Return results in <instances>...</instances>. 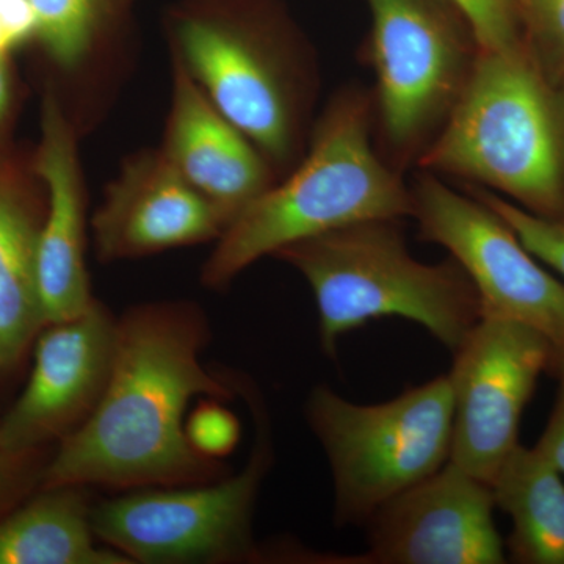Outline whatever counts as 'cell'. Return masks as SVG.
Masks as SVG:
<instances>
[{"label": "cell", "instance_id": "obj_1", "mask_svg": "<svg viewBox=\"0 0 564 564\" xmlns=\"http://www.w3.org/2000/svg\"><path fill=\"white\" fill-rule=\"evenodd\" d=\"M206 337L202 311L188 303L144 304L117 321L106 389L63 437L43 488L193 485L221 475L223 464L199 455L185 433L192 399L232 397L199 361Z\"/></svg>", "mask_w": 564, "mask_h": 564}, {"label": "cell", "instance_id": "obj_2", "mask_svg": "<svg viewBox=\"0 0 564 564\" xmlns=\"http://www.w3.org/2000/svg\"><path fill=\"white\" fill-rule=\"evenodd\" d=\"M413 215V195L375 154L369 104L343 93L315 126L310 150L284 181L248 204L215 242L202 282L223 291L289 245L373 220Z\"/></svg>", "mask_w": 564, "mask_h": 564}, {"label": "cell", "instance_id": "obj_3", "mask_svg": "<svg viewBox=\"0 0 564 564\" xmlns=\"http://www.w3.org/2000/svg\"><path fill=\"white\" fill-rule=\"evenodd\" d=\"M422 166L502 192L540 217L564 218L562 104L524 46L478 51Z\"/></svg>", "mask_w": 564, "mask_h": 564}, {"label": "cell", "instance_id": "obj_4", "mask_svg": "<svg viewBox=\"0 0 564 564\" xmlns=\"http://www.w3.org/2000/svg\"><path fill=\"white\" fill-rule=\"evenodd\" d=\"M302 273L318 307L322 347L336 355L337 340L375 318L419 323L454 351L480 322L473 281L455 259L415 261L399 220L358 223L274 252Z\"/></svg>", "mask_w": 564, "mask_h": 564}, {"label": "cell", "instance_id": "obj_5", "mask_svg": "<svg viewBox=\"0 0 564 564\" xmlns=\"http://www.w3.org/2000/svg\"><path fill=\"white\" fill-rule=\"evenodd\" d=\"M311 430L328 456L334 521L366 524L381 505L451 462L454 393L448 375L391 402L358 404L317 386L306 402Z\"/></svg>", "mask_w": 564, "mask_h": 564}, {"label": "cell", "instance_id": "obj_6", "mask_svg": "<svg viewBox=\"0 0 564 564\" xmlns=\"http://www.w3.org/2000/svg\"><path fill=\"white\" fill-rule=\"evenodd\" d=\"M170 50L273 170L295 161L310 77L288 35L234 11L192 9L174 20Z\"/></svg>", "mask_w": 564, "mask_h": 564}, {"label": "cell", "instance_id": "obj_7", "mask_svg": "<svg viewBox=\"0 0 564 564\" xmlns=\"http://www.w3.org/2000/svg\"><path fill=\"white\" fill-rule=\"evenodd\" d=\"M265 419L242 473L214 485L129 494L93 511L96 536L131 563H187L251 554V514L270 447Z\"/></svg>", "mask_w": 564, "mask_h": 564}, {"label": "cell", "instance_id": "obj_8", "mask_svg": "<svg viewBox=\"0 0 564 564\" xmlns=\"http://www.w3.org/2000/svg\"><path fill=\"white\" fill-rule=\"evenodd\" d=\"M413 195L425 242L451 252L480 299L481 317L507 318L564 347V282L549 273L513 229L480 199L426 173Z\"/></svg>", "mask_w": 564, "mask_h": 564}, {"label": "cell", "instance_id": "obj_9", "mask_svg": "<svg viewBox=\"0 0 564 564\" xmlns=\"http://www.w3.org/2000/svg\"><path fill=\"white\" fill-rule=\"evenodd\" d=\"M454 352L451 462L491 486L519 445V425L555 345L536 329L481 317Z\"/></svg>", "mask_w": 564, "mask_h": 564}, {"label": "cell", "instance_id": "obj_10", "mask_svg": "<svg viewBox=\"0 0 564 564\" xmlns=\"http://www.w3.org/2000/svg\"><path fill=\"white\" fill-rule=\"evenodd\" d=\"M378 107L393 147L411 148L451 113L470 68L466 41L437 0H367Z\"/></svg>", "mask_w": 564, "mask_h": 564}, {"label": "cell", "instance_id": "obj_11", "mask_svg": "<svg viewBox=\"0 0 564 564\" xmlns=\"http://www.w3.org/2000/svg\"><path fill=\"white\" fill-rule=\"evenodd\" d=\"M494 508L491 486L448 462L370 516L359 563H507Z\"/></svg>", "mask_w": 564, "mask_h": 564}, {"label": "cell", "instance_id": "obj_12", "mask_svg": "<svg viewBox=\"0 0 564 564\" xmlns=\"http://www.w3.org/2000/svg\"><path fill=\"white\" fill-rule=\"evenodd\" d=\"M115 332L117 321L96 300L79 317L41 329L28 386L0 422L7 454L21 458L91 414L109 380Z\"/></svg>", "mask_w": 564, "mask_h": 564}, {"label": "cell", "instance_id": "obj_13", "mask_svg": "<svg viewBox=\"0 0 564 564\" xmlns=\"http://www.w3.org/2000/svg\"><path fill=\"white\" fill-rule=\"evenodd\" d=\"M228 225L226 215L195 191L159 148L126 159L91 220L102 262L217 240Z\"/></svg>", "mask_w": 564, "mask_h": 564}, {"label": "cell", "instance_id": "obj_14", "mask_svg": "<svg viewBox=\"0 0 564 564\" xmlns=\"http://www.w3.org/2000/svg\"><path fill=\"white\" fill-rule=\"evenodd\" d=\"M79 128L54 87L44 93L41 135L33 173L46 192V212L36 250V280L44 326L79 317L90 310L87 204L82 176Z\"/></svg>", "mask_w": 564, "mask_h": 564}, {"label": "cell", "instance_id": "obj_15", "mask_svg": "<svg viewBox=\"0 0 564 564\" xmlns=\"http://www.w3.org/2000/svg\"><path fill=\"white\" fill-rule=\"evenodd\" d=\"M170 58L172 101L159 150L231 223L248 204L272 187V165L212 104L172 51Z\"/></svg>", "mask_w": 564, "mask_h": 564}, {"label": "cell", "instance_id": "obj_16", "mask_svg": "<svg viewBox=\"0 0 564 564\" xmlns=\"http://www.w3.org/2000/svg\"><path fill=\"white\" fill-rule=\"evenodd\" d=\"M44 212L20 166L0 152V375L44 328L36 280Z\"/></svg>", "mask_w": 564, "mask_h": 564}, {"label": "cell", "instance_id": "obj_17", "mask_svg": "<svg viewBox=\"0 0 564 564\" xmlns=\"http://www.w3.org/2000/svg\"><path fill=\"white\" fill-rule=\"evenodd\" d=\"M496 508L510 516L508 554L519 564H564V484L536 448L519 444L491 484Z\"/></svg>", "mask_w": 564, "mask_h": 564}, {"label": "cell", "instance_id": "obj_18", "mask_svg": "<svg viewBox=\"0 0 564 564\" xmlns=\"http://www.w3.org/2000/svg\"><path fill=\"white\" fill-rule=\"evenodd\" d=\"M91 516L77 488L44 489L0 522V564H128L93 541Z\"/></svg>", "mask_w": 564, "mask_h": 564}, {"label": "cell", "instance_id": "obj_19", "mask_svg": "<svg viewBox=\"0 0 564 564\" xmlns=\"http://www.w3.org/2000/svg\"><path fill=\"white\" fill-rule=\"evenodd\" d=\"M39 39L62 73L90 84L113 65L117 0H31Z\"/></svg>", "mask_w": 564, "mask_h": 564}, {"label": "cell", "instance_id": "obj_20", "mask_svg": "<svg viewBox=\"0 0 564 564\" xmlns=\"http://www.w3.org/2000/svg\"><path fill=\"white\" fill-rule=\"evenodd\" d=\"M474 192L475 198L491 207L513 229L538 261L564 278V218L540 217L491 192Z\"/></svg>", "mask_w": 564, "mask_h": 564}, {"label": "cell", "instance_id": "obj_21", "mask_svg": "<svg viewBox=\"0 0 564 564\" xmlns=\"http://www.w3.org/2000/svg\"><path fill=\"white\" fill-rule=\"evenodd\" d=\"M466 22L478 51H510L522 46L518 0H445Z\"/></svg>", "mask_w": 564, "mask_h": 564}, {"label": "cell", "instance_id": "obj_22", "mask_svg": "<svg viewBox=\"0 0 564 564\" xmlns=\"http://www.w3.org/2000/svg\"><path fill=\"white\" fill-rule=\"evenodd\" d=\"M185 433L199 455L218 462L236 448L240 425L231 411L223 408L218 400L209 399L188 415Z\"/></svg>", "mask_w": 564, "mask_h": 564}, {"label": "cell", "instance_id": "obj_23", "mask_svg": "<svg viewBox=\"0 0 564 564\" xmlns=\"http://www.w3.org/2000/svg\"><path fill=\"white\" fill-rule=\"evenodd\" d=\"M538 43L564 69V0H518Z\"/></svg>", "mask_w": 564, "mask_h": 564}, {"label": "cell", "instance_id": "obj_24", "mask_svg": "<svg viewBox=\"0 0 564 564\" xmlns=\"http://www.w3.org/2000/svg\"><path fill=\"white\" fill-rule=\"evenodd\" d=\"M551 372L558 380V392H556L554 411L534 448L554 464L560 474L564 475V347L555 348Z\"/></svg>", "mask_w": 564, "mask_h": 564}, {"label": "cell", "instance_id": "obj_25", "mask_svg": "<svg viewBox=\"0 0 564 564\" xmlns=\"http://www.w3.org/2000/svg\"><path fill=\"white\" fill-rule=\"evenodd\" d=\"M0 25L11 47L39 35V17L31 0H0Z\"/></svg>", "mask_w": 564, "mask_h": 564}, {"label": "cell", "instance_id": "obj_26", "mask_svg": "<svg viewBox=\"0 0 564 564\" xmlns=\"http://www.w3.org/2000/svg\"><path fill=\"white\" fill-rule=\"evenodd\" d=\"M13 111V85L6 58L0 57V143L6 139Z\"/></svg>", "mask_w": 564, "mask_h": 564}, {"label": "cell", "instance_id": "obj_27", "mask_svg": "<svg viewBox=\"0 0 564 564\" xmlns=\"http://www.w3.org/2000/svg\"><path fill=\"white\" fill-rule=\"evenodd\" d=\"M18 458L7 454L0 445V497L7 492L11 484V474H13L14 462Z\"/></svg>", "mask_w": 564, "mask_h": 564}]
</instances>
